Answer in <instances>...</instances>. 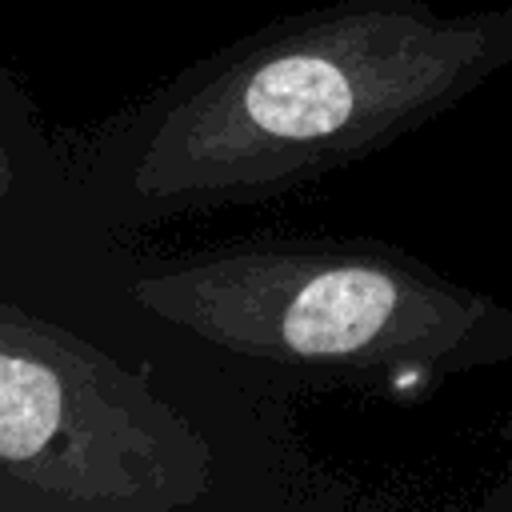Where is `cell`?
Listing matches in <instances>:
<instances>
[{"label":"cell","mask_w":512,"mask_h":512,"mask_svg":"<svg viewBox=\"0 0 512 512\" xmlns=\"http://www.w3.org/2000/svg\"><path fill=\"white\" fill-rule=\"evenodd\" d=\"M128 296L212 348L280 368L428 388L512 360V308L376 240H240L136 276Z\"/></svg>","instance_id":"obj_2"},{"label":"cell","mask_w":512,"mask_h":512,"mask_svg":"<svg viewBox=\"0 0 512 512\" xmlns=\"http://www.w3.org/2000/svg\"><path fill=\"white\" fill-rule=\"evenodd\" d=\"M12 192V160H8V148L0 144V196Z\"/></svg>","instance_id":"obj_4"},{"label":"cell","mask_w":512,"mask_h":512,"mask_svg":"<svg viewBox=\"0 0 512 512\" xmlns=\"http://www.w3.org/2000/svg\"><path fill=\"white\" fill-rule=\"evenodd\" d=\"M512 60V8L344 0L188 72L144 116L128 192L160 208L268 200L416 132Z\"/></svg>","instance_id":"obj_1"},{"label":"cell","mask_w":512,"mask_h":512,"mask_svg":"<svg viewBox=\"0 0 512 512\" xmlns=\"http://www.w3.org/2000/svg\"><path fill=\"white\" fill-rule=\"evenodd\" d=\"M208 484L188 416L72 328L0 300V512H176Z\"/></svg>","instance_id":"obj_3"}]
</instances>
